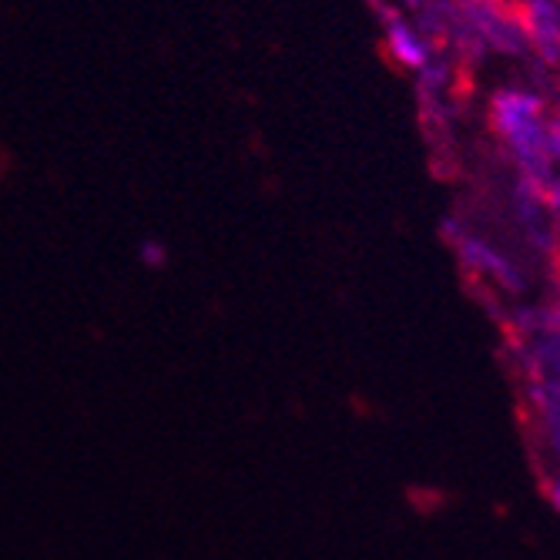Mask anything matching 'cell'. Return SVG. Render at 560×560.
<instances>
[{
	"label": "cell",
	"mask_w": 560,
	"mask_h": 560,
	"mask_svg": "<svg viewBox=\"0 0 560 560\" xmlns=\"http://www.w3.org/2000/svg\"><path fill=\"white\" fill-rule=\"evenodd\" d=\"M493 125L503 135L511 155L534 185L553 182L550 172V121H544L540 101L527 91H500L493 97Z\"/></svg>",
	"instance_id": "6da1fadb"
},
{
	"label": "cell",
	"mask_w": 560,
	"mask_h": 560,
	"mask_svg": "<svg viewBox=\"0 0 560 560\" xmlns=\"http://www.w3.org/2000/svg\"><path fill=\"white\" fill-rule=\"evenodd\" d=\"M376 8H380V18H383V24H386L389 44H393V55L399 58V65H406V68H427V65H430V47H427V40L420 37V31L406 24L396 11H389V8H383V4H376Z\"/></svg>",
	"instance_id": "7a4b0ae2"
},
{
	"label": "cell",
	"mask_w": 560,
	"mask_h": 560,
	"mask_svg": "<svg viewBox=\"0 0 560 560\" xmlns=\"http://www.w3.org/2000/svg\"><path fill=\"white\" fill-rule=\"evenodd\" d=\"M141 259H144L148 266H162V262H165V245L155 242V238H148V242L141 245Z\"/></svg>",
	"instance_id": "3957f363"
}]
</instances>
